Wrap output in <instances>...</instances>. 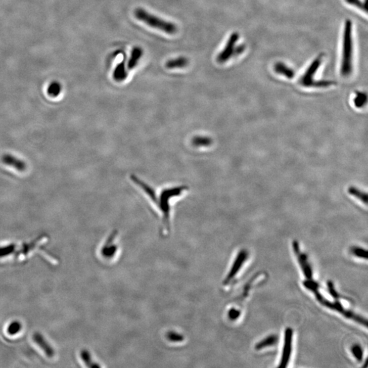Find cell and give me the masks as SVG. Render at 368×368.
Segmentation results:
<instances>
[{
	"instance_id": "1",
	"label": "cell",
	"mask_w": 368,
	"mask_h": 368,
	"mask_svg": "<svg viewBox=\"0 0 368 368\" xmlns=\"http://www.w3.org/2000/svg\"><path fill=\"white\" fill-rule=\"evenodd\" d=\"M131 180L158 209L162 214V221L167 226L170 221L172 201L182 196V194L187 190V187L184 185L168 187L158 193L153 187L149 186L147 183L142 181L135 175L131 176Z\"/></svg>"
},
{
	"instance_id": "2",
	"label": "cell",
	"mask_w": 368,
	"mask_h": 368,
	"mask_svg": "<svg viewBox=\"0 0 368 368\" xmlns=\"http://www.w3.org/2000/svg\"><path fill=\"white\" fill-rule=\"evenodd\" d=\"M353 26L351 20L345 21L342 37V57L340 73L343 77H349L354 69V41Z\"/></svg>"
},
{
	"instance_id": "3",
	"label": "cell",
	"mask_w": 368,
	"mask_h": 368,
	"mask_svg": "<svg viewBox=\"0 0 368 368\" xmlns=\"http://www.w3.org/2000/svg\"><path fill=\"white\" fill-rule=\"evenodd\" d=\"M322 55L316 57L299 79V84L305 88H326L333 86L336 83L332 81H317L315 77L322 64Z\"/></svg>"
},
{
	"instance_id": "4",
	"label": "cell",
	"mask_w": 368,
	"mask_h": 368,
	"mask_svg": "<svg viewBox=\"0 0 368 368\" xmlns=\"http://www.w3.org/2000/svg\"><path fill=\"white\" fill-rule=\"evenodd\" d=\"M135 14L137 19L146 23L151 28L158 29L169 34H174L178 32V28L174 23L165 21L156 16L153 15L141 8H137L135 10Z\"/></svg>"
},
{
	"instance_id": "5",
	"label": "cell",
	"mask_w": 368,
	"mask_h": 368,
	"mask_svg": "<svg viewBox=\"0 0 368 368\" xmlns=\"http://www.w3.org/2000/svg\"><path fill=\"white\" fill-rule=\"evenodd\" d=\"M239 39V34L232 33L227 41L225 48L218 54L217 61L220 64H224L231 58L232 56H237L243 53L245 46L243 45L236 46Z\"/></svg>"
},
{
	"instance_id": "6",
	"label": "cell",
	"mask_w": 368,
	"mask_h": 368,
	"mask_svg": "<svg viewBox=\"0 0 368 368\" xmlns=\"http://www.w3.org/2000/svg\"><path fill=\"white\" fill-rule=\"evenodd\" d=\"M315 294L316 298L317 299V300H318L321 304L327 307L329 309L338 312V313L342 314V315H344L345 317H347V318L352 319V320H354L356 321V322H358L359 323L367 326V320H366L365 319L362 318V317H360V316L355 315L354 313H352L351 311H349V310H344L343 306H342L338 301H336V302H331V301L326 300V299H324L323 297H322V296L321 295V293H319V291L317 292V293Z\"/></svg>"
},
{
	"instance_id": "7",
	"label": "cell",
	"mask_w": 368,
	"mask_h": 368,
	"mask_svg": "<svg viewBox=\"0 0 368 368\" xmlns=\"http://www.w3.org/2000/svg\"><path fill=\"white\" fill-rule=\"evenodd\" d=\"M293 329L287 328L284 332V342L283 346L282 360L280 361L279 368H286L289 362L292 351V342H293Z\"/></svg>"
},
{
	"instance_id": "8",
	"label": "cell",
	"mask_w": 368,
	"mask_h": 368,
	"mask_svg": "<svg viewBox=\"0 0 368 368\" xmlns=\"http://www.w3.org/2000/svg\"><path fill=\"white\" fill-rule=\"evenodd\" d=\"M293 248L296 255L298 257L299 265H300L301 268L304 272L305 276L308 279H312L313 271H312L311 267H310L309 262H308V257H307L306 254L301 253L299 243L297 241H294Z\"/></svg>"
},
{
	"instance_id": "9",
	"label": "cell",
	"mask_w": 368,
	"mask_h": 368,
	"mask_svg": "<svg viewBox=\"0 0 368 368\" xmlns=\"http://www.w3.org/2000/svg\"><path fill=\"white\" fill-rule=\"evenodd\" d=\"M247 258H248V252L245 251V250H241V251L239 252V254H238L237 258H236L233 265H232L231 270H230L228 276H227V278L226 279L227 282H229V281L231 280L234 276H236V274L239 272V271L240 269H241V267H242L243 263H244L245 261H246Z\"/></svg>"
},
{
	"instance_id": "10",
	"label": "cell",
	"mask_w": 368,
	"mask_h": 368,
	"mask_svg": "<svg viewBox=\"0 0 368 368\" xmlns=\"http://www.w3.org/2000/svg\"><path fill=\"white\" fill-rule=\"evenodd\" d=\"M1 162L9 167L14 168L16 170L24 171L26 170L27 165L23 160L18 159L10 154H4L1 157Z\"/></svg>"
},
{
	"instance_id": "11",
	"label": "cell",
	"mask_w": 368,
	"mask_h": 368,
	"mask_svg": "<svg viewBox=\"0 0 368 368\" xmlns=\"http://www.w3.org/2000/svg\"><path fill=\"white\" fill-rule=\"evenodd\" d=\"M274 71L277 75L283 76L288 79H293L295 77V73L293 68L289 67L283 62H277L274 66Z\"/></svg>"
},
{
	"instance_id": "12",
	"label": "cell",
	"mask_w": 368,
	"mask_h": 368,
	"mask_svg": "<svg viewBox=\"0 0 368 368\" xmlns=\"http://www.w3.org/2000/svg\"><path fill=\"white\" fill-rule=\"evenodd\" d=\"M128 77L127 69H126L125 59L117 64L113 72V77L117 82H122L126 80Z\"/></svg>"
},
{
	"instance_id": "13",
	"label": "cell",
	"mask_w": 368,
	"mask_h": 368,
	"mask_svg": "<svg viewBox=\"0 0 368 368\" xmlns=\"http://www.w3.org/2000/svg\"><path fill=\"white\" fill-rule=\"evenodd\" d=\"M142 53V49L138 46H135L133 48L131 52V57H130L129 61H128L127 69L131 70L134 69L136 67L137 65L138 64V61L141 58Z\"/></svg>"
},
{
	"instance_id": "14",
	"label": "cell",
	"mask_w": 368,
	"mask_h": 368,
	"mask_svg": "<svg viewBox=\"0 0 368 368\" xmlns=\"http://www.w3.org/2000/svg\"><path fill=\"white\" fill-rule=\"evenodd\" d=\"M188 59L185 57H179L176 59H170L166 63V67L168 69H176L182 68L188 65Z\"/></svg>"
},
{
	"instance_id": "15",
	"label": "cell",
	"mask_w": 368,
	"mask_h": 368,
	"mask_svg": "<svg viewBox=\"0 0 368 368\" xmlns=\"http://www.w3.org/2000/svg\"><path fill=\"white\" fill-rule=\"evenodd\" d=\"M277 341V337L276 335H270V336L267 337L266 338L263 339V340L259 342L256 345L255 349L259 351V350L265 349V348L269 347V346H273L276 344Z\"/></svg>"
},
{
	"instance_id": "16",
	"label": "cell",
	"mask_w": 368,
	"mask_h": 368,
	"mask_svg": "<svg viewBox=\"0 0 368 368\" xmlns=\"http://www.w3.org/2000/svg\"><path fill=\"white\" fill-rule=\"evenodd\" d=\"M349 192L351 195L354 196L357 199L360 200L363 203L367 205L368 203V194L367 193L363 192L362 190H359L357 187L351 186L349 188Z\"/></svg>"
},
{
	"instance_id": "17",
	"label": "cell",
	"mask_w": 368,
	"mask_h": 368,
	"mask_svg": "<svg viewBox=\"0 0 368 368\" xmlns=\"http://www.w3.org/2000/svg\"><path fill=\"white\" fill-rule=\"evenodd\" d=\"M367 95L364 92H357L354 99V104L357 108H362L367 102Z\"/></svg>"
},
{
	"instance_id": "18",
	"label": "cell",
	"mask_w": 368,
	"mask_h": 368,
	"mask_svg": "<svg viewBox=\"0 0 368 368\" xmlns=\"http://www.w3.org/2000/svg\"><path fill=\"white\" fill-rule=\"evenodd\" d=\"M61 90V87L60 84L58 82H53L48 86L47 93L50 96L57 97L60 93Z\"/></svg>"
},
{
	"instance_id": "19",
	"label": "cell",
	"mask_w": 368,
	"mask_h": 368,
	"mask_svg": "<svg viewBox=\"0 0 368 368\" xmlns=\"http://www.w3.org/2000/svg\"><path fill=\"white\" fill-rule=\"evenodd\" d=\"M351 253L356 257L360 259H368V252L366 250L360 247H353L351 250Z\"/></svg>"
},
{
	"instance_id": "20",
	"label": "cell",
	"mask_w": 368,
	"mask_h": 368,
	"mask_svg": "<svg viewBox=\"0 0 368 368\" xmlns=\"http://www.w3.org/2000/svg\"><path fill=\"white\" fill-rule=\"evenodd\" d=\"M351 352L353 353V356L355 357V358L357 361L361 362L363 360L364 353H363L362 348L361 347L360 345H359V344H354L353 347L351 348Z\"/></svg>"
},
{
	"instance_id": "21",
	"label": "cell",
	"mask_w": 368,
	"mask_h": 368,
	"mask_svg": "<svg viewBox=\"0 0 368 368\" xmlns=\"http://www.w3.org/2000/svg\"><path fill=\"white\" fill-rule=\"evenodd\" d=\"M212 143V140L211 138H207V137H199L197 138H196L195 144L196 145L199 146V147H206V146H209Z\"/></svg>"
},
{
	"instance_id": "22",
	"label": "cell",
	"mask_w": 368,
	"mask_h": 368,
	"mask_svg": "<svg viewBox=\"0 0 368 368\" xmlns=\"http://www.w3.org/2000/svg\"><path fill=\"white\" fill-rule=\"evenodd\" d=\"M345 1L348 4L364 10L366 12V3L363 2L362 0H345Z\"/></svg>"
},
{
	"instance_id": "23",
	"label": "cell",
	"mask_w": 368,
	"mask_h": 368,
	"mask_svg": "<svg viewBox=\"0 0 368 368\" xmlns=\"http://www.w3.org/2000/svg\"><path fill=\"white\" fill-rule=\"evenodd\" d=\"M305 287L308 288V290H311L314 293H317L319 291V285L317 283L314 282V281L310 279H307L304 282Z\"/></svg>"
},
{
	"instance_id": "24",
	"label": "cell",
	"mask_w": 368,
	"mask_h": 368,
	"mask_svg": "<svg viewBox=\"0 0 368 368\" xmlns=\"http://www.w3.org/2000/svg\"><path fill=\"white\" fill-rule=\"evenodd\" d=\"M327 287L330 295H331L333 298H338V294H337L336 290L335 289L334 285H333V282H331V281H329V282H327Z\"/></svg>"
},
{
	"instance_id": "25",
	"label": "cell",
	"mask_w": 368,
	"mask_h": 368,
	"mask_svg": "<svg viewBox=\"0 0 368 368\" xmlns=\"http://www.w3.org/2000/svg\"><path fill=\"white\" fill-rule=\"evenodd\" d=\"M240 315H241V313H240L239 310L234 309V308L230 310L229 313V318L232 321L236 320V319L239 318Z\"/></svg>"
}]
</instances>
